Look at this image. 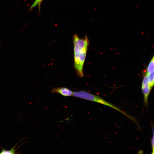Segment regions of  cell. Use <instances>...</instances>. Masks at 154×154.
Here are the masks:
<instances>
[{
	"label": "cell",
	"instance_id": "5",
	"mask_svg": "<svg viewBox=\"0 0 154 154\" xmlns=\"http://www.w3.org/2000/svg\"><path fill=\"white\" fill-rule=\"evenodd\" d=\"M154 58L153 56L147 66V74L154 73Z\"/></svg>",
	"mask_w": 154,
	"mask_h": 154
},
{
	"label": "cell",
	"instance_id": "7",
	"mask_svg": "<svg viewBox=\"0 0 154 154\" xmlns=\"http://www.w3.org/2000/svg\"><path fill=\"white\" fill-rule=\"evenodd\" d=\"M147 80L150 87L152 88L154 85V73L147 74Z\"/></svg>",
	"mask_w": 154,
	"mask_h": 154
},
{
	"label": "cell",
	"instance_id": "1",
	"mask_svg": "<svg viewBox=\"0 0 154 154\" xmlns=\"http://www.w3.org/2000/svg\"><path fill=\"white\" fill-rule=\"evenodd\" d=\"M73 40L74 67L77 76L82 77L84 76L83 67L89 44V39L86 35L84 38H80L75 34Z\"/></svg>",
	"mask_w": 154,
	"mask_h": 154
},
{
	"label": "cell",
	"instance_id": "6",
	"mask_svg": "<svg viewBox=\"0 0 154 154\" xmlns=\"http://www.w3.org/2000/svg\"><path fill=\"white\" fill-rule=\"evenodd\" d=\"M18 143L16 144L15 146L9 150H6L5 149L2 148L1 151L0 152V154H15L17 153L16 152V151L18 148H17L16 149H15V148Z\"/></svg>",
	"mask_w": 154,
	"mask_h": 154
},
{
	"label": "cell",
	"instance_id": "8",
	"mask_svg": "<svg viewBox=\"0 0 154 154\" xmlns=\"http://www.w3.org/2000/svg\"><path fill=\"white\" fill-rule=\"evenodd\" d=\"M154 129L153 128V136L151 140V145L152 146V154L154 153Z\"/></svg>",
	"mask_w": 154,
	"mask_h": 154
},
{
	"label": "cell",
	"instance_id": "4",
	"mask_svg": "<svg viewBox=\"0 0 154 154\" xmlns=\"http://www.w3.org/2000/svg\"><path fill=\"white\" fill-rule=\"evenodd\" d=\"M51 92L58 93L65 96H70L72 95L73 92L69 89L64 87L53 88Z\"/></svg>",
	"mask_w": 154,
	"mask_h": 154
},
{
	"label": "cell",
	"instance_id": "2",
	"mask_svg": "<svg viewBox=\"0 0 154 154\" xmlns=\"http://www.w3.org/2000/svg\"><path fill=\"white\" fill-rule=\"evenodd\" d=\"M72 96L96 102L106 106L120 112L128 118L130 117L129 115L127 114L114 104L105 100L98 96L93 95L85 91L82 90L73 92Z\"/></svg>",
	"mask_w": 154,
	"mask_h": 154
},
{
	"label": "cell",
	"instance_id": "3",
	"mask_svg": "<svg viewBox=\"0 0 154 154\" xmlns=\"http://www.w3.org/2000/svg\"><path fill=\"white\" fill-rule=\"evenodd\" d=\"M152 88L150 87L146 75L143 78L141 90L144 96V104L145 106H148V98Z\"/></svg>",
	"mask_w": 154,
	"mask_h": 154
}]
</instances>
